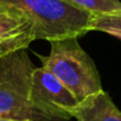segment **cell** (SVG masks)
<instances>
[{"mask_svg":"<svg viewBox=\"0 0 121 121\" xmlns=\"http://www.w3.org/2000/svg\"><path fill=\"white\" fill-rule=\"evenodd\" d=\"M71 117L77 121H121V110L108 93L101 90L81 101L71 112Z\"/></svg>","mask_w":121,"mask_h":121,"instance_id":"obj_6","label":"cell"},{"mask_svg":"<svg viewBox=\"0 0 121 121\" xmlns=\"http://www.w3.org/2000/svg\"><path fill=\"white\" fill-rule=\"evenodd\" d=\"M0 121H30V120H12V119H3V117H0Z\"/></svg>","mask_w":121,"mask_h":121,"instance_id":"obj_9","label":"cell"},{"mask_svg":"<svg viewBox=\"0 0 121 121\" xmlns=\"http://www.w3.org/2000/svg\"><path fill=\"white\" fill-rule=\"evenodd\" d=\"M50 44V53L39 56L42 67L62 82L78 102L103 90L94 60L77 38L52 40Z\"/></svg>","mask_w":121,"mask_h":121,"instance_id":"obj_1","label":"cell"},{"mask_svg":"<svg viewBox=\"0 0 121 121\" xmlns=\"http://www.w3.org/2000/svg\"><path fill=\"white\" fill-rule=\"evenodd\" d=\"M90 31H100L121 39V11L93 14Z\"/></svg>","mask_w":121,"mask_h":121,"instance_id":"obj_7","label":"cell"},{"mask_svg":"<svg viewBox=\"0 0 121 121\" xmlns=\"http://www.w3.org/2000/svg\"><path fill=\"white\" fill-rule=\"evenodd\" d=\"M33 22L36 39L48 42L77 38L90 32L93 14L69 0H7Z\"/></svg>","mask_w":121,"mask_h":121,"instance_id":"obj_2","label":"cell"},{"mask_svg":"<svg viewBox=\"0 0 121 121\" xmlns=\"http://www.w3.org/2000/svg\"><path fill=\"white\" fill-rule=\"evenodd\" d=\"M91 14L121 11V0H69Z\"/></svg>","mask_w":121,"mask_h":121,"instance_id":"obj_8","label":"cell"},{"mask_svg":"<svg viewBox=\"0 0 121 121\" xmlns=\"http://www.w3.org/2000/svg\"><path fill=\"white\" fill-rule=\"evenodd\" d=\"M36 40L32 19L17 5L0 0V57L26 50Z\"/></svg>","mask_w":121,"mask_h":121,"instance_id":"obj_5","label":"cell"},{"mask_svg":"<svg viewBox=\"0 0 121 121\" xmlns=\"http://www.w3.org/2000/svg\"><path fill=\"white\" fill-rule=\"evenodd\" d=\"M31 97L45 121H69L80 103L70 90L45 68H35L31 75Z\"/></svg>","mask_w":121,"mask_h":121,"instance_id":"obj_4","label":"cell"},{"mask_svg":"<svg viewBox=\"0 0 121 121\" xmlns=\"http://www.w3.org/2000/svg\"><path fill=\"white\" fill-rule=\"evenodd\" d=\"M33 69L26 50L0 57V117L45 121L31 97Z\"/></svg>","mask_w":121,"mask_h":121,"instance_id":"obj_3","label":"cell"}]
</instances>
